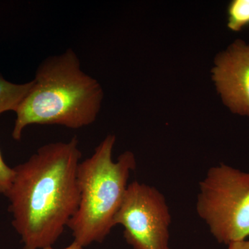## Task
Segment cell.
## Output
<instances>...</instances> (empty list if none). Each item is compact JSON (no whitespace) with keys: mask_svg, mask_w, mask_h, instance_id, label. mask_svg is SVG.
<instances>
[{"mask_svg":"<svg viewBox=\"0 0 249 249\" xmlns=\"http://www.w3.org/2000/svg\"><path fill=\"white\" fill-rule=\"evenodd\" d=\"M79 141L40 147L18 165L6 196L13 226L24 249L52 247L76 213L80 202L77 170L81 158Z\"/></svg>","mask_w":249,"mask_h":249,"instance_id":"6da1fadb","label":"cell"},{"mask_svg":"<svg viewBox=\"0 0 249 249\" xmlns=\"http://www.w3.org/2000/svg\"><path fill=\"white\" fill-rule=\"evenodd\" d=\"M32 81L30 90L15 111V140H20L23 131L30 124L79 129L96 121L104 97L102 86L82 70L73 49L45 58Z\"/></svg>","mask_w":249,"mask_h":249,"instance_id":"7a4b0ae2","label":"cell"},{"mask_svg":"<svg viewBox=\"0 0 249 249\" xmlns=\"http://www.w3.org/2000/svg\"><path fill=\"white\" fill-rule=\"evenodd\" d=\"M116 137L108 135L94 153L77 170L80 202L76 213L67 224L74 241L83 247L102 242L114 227L127 188L129 174L135 170L133 152H124L116 162L112 160Z\"/></svg>","mask_w":249,"mask_h":249,"instance_id":"3957f363","label":"cell"},{"mask_svg":"<svg viewBox=\"0 0 249 249\" xmlns=\"http://www.w3.org/2000/svg\"><path fill=\"white\" fill-rule=\"evenodd\" d=\"M196 212L218 242L249 236V173L225 164L210 168L199 183Z\"/></svg>","mask_w":249,"mask_h":249,"instance_id":"277c9868","label":"cell"},{"mask_svg":"<svg viewBox=\"0 0 249 249\" xmlns=\"http://www.w3.org/2000/svg\"><path fill=\"white\" fill-rule=\"evenodd\" d=\"M171 219L163 195L135 181L127 186L114 224L124 227V239L133 249H170Z\"/></svg>","mask_w":249,"mask_h":249,"instance_id":"5b68a950","label":"cell"},{"mask_svg":"<svg viewBox=\"0 0 249 249\" xmlns=\"http://www.w3.org/2000/svg\"><path fill=\"white\" fill-rule=\"evenodd\" d=\"M212 73L224 104L234 114L249 116V45L235 41L217 55Z\"/></svg>","mask_w":249,"mask_h":249,"instance_id":"8992f818","label":"cell"},{"mask_svg":"<svg viewBox=\"0 0 249 249\" xmlns=\"http://www.w3.org/2000/svg\"><path fill=\"white\" fill-rule=\"evenodd\" d=\"M32 84V80L23 84H16L0 74V114L5 111H16Z\"/></svg>","mask_w":249,"mask_h":249,"instance_id":"52a82bcc","label":"cell"},{"mask_svg":"<svg viewBox=\"0 0 249 249\" xmlns=\"http://www.w3.org/2000/svg\"><path fill=\"white\" fill-rule=\"evenodd\" d=\"M229 29L235 32L249 27V0H232L227 8Z\"/></svg>","mask_w":249,"mask_h":249,"instance_id":"ba28073f","label":"cell"},{"mask_svg":"<svg viewBox=\"0 0 249 249\" xmlns=\"http://www.w3.org/2000/svg\"><path fill=\"white\" fill-rule=\"evenodd\" d=\"M16 176V170L5 163L0 151V193L6 196L12 186Z\"/></svg>","mask_w":249,"mask_h":249,"instance_id":"9c48e42d","label":"cell"},{"mask_svg":"<svg viewBox=\"0 0 249 249\" xmlns=\"http://www.w3.org/2000/svg\"><path fill=\"white\" fill-rule=\"evenodd\" d=\"M228 249H249V240L232 242L229 244Z\"/></svg>","mask_w":249,"mask_h":249,"instance_id":"30bf717a","label":"cell"},{"mask_svg":"<svg viewBox=\"0 0 249 249\" xmlns=\"http://www.w3.org/2000/svg\"><path fill=\"white\" fill-rule=\"evenodd\" d=\"M41 249H54L52 248V247H45V248ZM62 249H83V247L81 245H80L78 242H76V241H73V243L71 245L69 246V247H66V248Z\"/></svg>","mask_w":249,"mask_h":249,"instance_id":"8fae6325","label":"cell"}]
</instances>
